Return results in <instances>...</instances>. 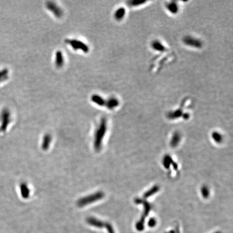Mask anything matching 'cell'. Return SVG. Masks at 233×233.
<instances>
[{
  "label": "cell",
  "instance_id": "1",
  "mask_svg": "<svg viewBox=\"0 0 233 233\" xmlns=\"http://www.w3.org/2000/svg\"><path fill=\"white\" fill-rule=\"evenodd\" d=\"M106 131V120L103 118L101 120L100 126L96 132L94 141V148L97 151H100L102 147V140Z\"/></svg>",
  "mask_w": 233,
  "mask_h": 233
},
{
  "label": "cell",
  "instance_id": "2",
  "mask_svg": "<svg viewBox=\"0 0 233 233\" xmlns=\"http://www.w3.org/2000/svg\"><path fill=\"white\" fill-rule=\"evenodd\" d=\"M104 195L102 192H98L96 193L86 196L80 199L77 202V205L80 207H83L86 205H88L92 202H96L102 199Z\"/></svg>",
  "mask_w": 233,
  "mask_h": 233
},
{
  "label": "cell",
  "instance_id": "3",
  "mask_svg": "<svg viewBox=\"0 0 233 233\" xmlns=\"http://www.w3.org/2000/svg\"><path fill=\"white\" fill-rule=\"evenodd\" d=\"M67 42L74 50H81L85 52H88V46L80 41L74 40H68L67 41Z\"/></svg>",
  "mask_w": 233,
  "mask_h": 233
},
{
  "label": "cell",
  "instance_id": "4",
  "mask_svg": "<svg viewBox=\"0 0 233 233\" xmlns=\"http://www.w3.org/2000/svg\"><path fill=\"white\" fill-rule=\"evenodd\" d=\"M47 8L54 14L55 16L60 17L63 14L61 9H60L57 6L53 3H48L46 4Z\"/></svg>",
  "mask_w": 233,
  "mask_h": 233
},
{
  "label": "cell",
  "instance_id": "5",
  "mask_svg": "<svg viewBox=\"0 0 233 233\" xmlns=\"http://www.w3.org/2000/svg\"><path fill=\"white\" fill-rule=\"evenodd\" d=\"M51 136L50 134H46L44 136L42 144V148L43 150L46 151L48 149L51 144Z\"/></svg>",
  "mask_w": 233,
  "mask_h": 233
},
{
  "label": "cell",
  "instance_id": "6",
  "mask_svg": "<svg viewBox=\"0 0 233 233\" xmlns=\"http://www.w3.org/2000/svg\"><path fill=\"white\" fill-rule=\"evenodd\" d=\"M21 194L24 198H28L30 195V190L26 184H22L20 186Z\"/></svg>",
  "mask_w": 233,
  "mask_h": 233
},
{
  "label": "cell",
  "instance_id": "7",
  "mask_svg": "<svg viewBox=\"0 0 233 233\" xmlns=\"http://www.w3.org/2000/svg\"><path fill=\"white\" fill-rule=\"evenodd\" d=\"M64 64V60L61 51H57L56 54V64L57 67H62Z\"/></svg>",
  "mask_w": 233,
  "mask_h": 233
},
{
  "label": "cell",
  "instance_id": "8",
  "mask_svg": "<svg viewBox=\"0 0 233 233\" xmlns=\"http://www.w3.org/2000/svg\"><path fill=\"white\" fill-rule=\"evenodd\" d=\"M184 42L185 44H186L187 45L189 46H194V47H197V46L194 43H198V42H200V41L198 40H196L195 38H194L193 37H188L185 38V40H184Z\"/></svg>",
  "mask_w": 233,
  "mask_h": 233
},
{
  "label": "cell",
  "instance_id": "9",
  "mask_svg": "<svg viewBox=\"0 0 233 233\" xmlns=\"http://www.w3.org/2000/svg\"><path fill=\"white\" fill-rule=\"evenodd\" d=\"M91 100L94 102L96 103L97 105L100 106H103L105 105V100L100 96H99L97 94H94V96H92Z\"/></svg>",
  "mask_w": 233,
  "mask_h": 233
},
{
  "label": "cell",
  "instance_id": "10",
  "mask_svg": "<svg viewBox=\"0 0 233 233\" xmlns=\"http://www.w3.org/2000/svg\"><path fill=\"white\" fill-rule=\"evenodd\" d=\"M125 15V10L124 8H120L114 14V17L117 20H121L124 18Z\"/></svg>",
  "mask_w": 233,
  "mask_h": 233
},
{
  "label": "cell",
  "instance_id": "11",
  "mask_svg": "<svg viewBox=\"0 0 233 233\" xmlns=\"http://www.w3.org/2000/svg\"><path fill=\"white\" fill-rule=\"evenodd\" d=\"M167 8L169 10V12H171L172 14H176L179 10L178 6L174 2L168 3Z\"/></svg>",
  "mask_w": 233,
  "mask_h": 233
},
{
  "label": "cell",
  "instance_id": "12",
  "mask_svg": "<svg viewBox=\"0 0 233 233\" xmlns=\"http://www.w3.org/2000/svg\"><path fill=\"white\" fill-rule=\"evenodd\" d=\"M88 222L90 225L97 227H102L103 225L102 222L100 221V220H97L96 219L92 218H90L88 220Z\"/></svg>",
  "mask_w": 233,
  "mask_h": 233
},
{
  "label": "cell",
  "instance_id": "13",
  "mask_svg": "<svg viewBox=\"0 0 233 233\" xmlns=\"http://www.w3.org/2000/svg\"><path fill=\"white\" fill-rule=\"evenodd\" d=\"M118 105H119V102H118V100H116V98L110 99L106 104L107 107L110 109H113L114 108L117 107Z\"/></svg>",
  "mask_w": 233,
  "mask_h": 233
}]
</instances>
